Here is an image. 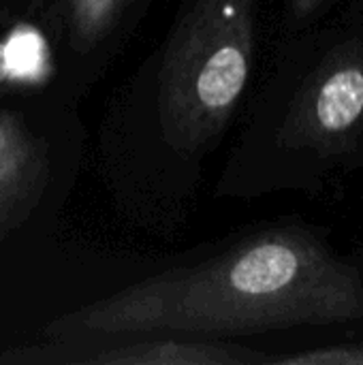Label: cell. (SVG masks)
Masks as SVG:
<instances>
[{
	"label": "cell",
	"instance_id": "cell-1",
	"mask_svg": "<svg viewBox=\"0 0 363 365\" xmlns=\"http://www.w3.org/2000/svg\"><path fill=\"white\" fill-rule=\"evenodd\" d=\"M363 323V269L319 231L280 225L190 267L139 280L43 329L58 344L223 340Z\"/></svg>",
	"mask_w": 363,
	"mask_h": 365
},
{
	"label": "cell",
	"instance_id": "cell-2",
	"mask_svg": "<svg viewBox=\"0 0 363 365\" xmlns=\"http://www.w3.org/2000/svg\"><path fill=\"white\" fill-rule=\"evenodd\" d=\"M257 0H193L167 43L158 115L169 143L201 148L235 111L252 71Z\"/></svg>",
	"mask_w": 363,
	"mask_h": 365
},
{
	"label": "cell",
	"instance_id": "cell-3",
	"mask_svg": "<svg viewBox=\"0 0 363 365\" xmlns=\"http://www.w3.org/2000/svg\"><path fill=\"white\" fill-rule=\"evenodd\" d=\"M295 186L319 188L363 163V24L329 28L274 133Z\"/></svg>",
	"mask_w": 363,
	"mask_h": 365
},
{
	"label": "cell",
	"instance_id": "cell-4",
	"mask_svg": "<svg viewBox=\"0 0 363 365\" xmlns=\"http://www.w3.org/2000/svg\"><path fill=\"white\" fill-rule=\"evenodd\" d=\"M272 357L220 340L201 338H131L96 344H58L21 349L0 355V364L36 365H250L270 364Z\"/></svg>",
	"mask_w": 363,
	"mask_h": 365
},
{
	"label": "cell",
	"instance_id": "cell-5",
	"mask_svg": "<svg viewBox=\"0 0 363 365\" xmlns=\"http://www.w3.org/2000/svg\"><path fill=\"white\" fill-rule=\"evenodd\" d=\"M47 148L17 111H0V246L34 210L47 184Z\"/></svg>",
	"mask_w": 363,
	"mask_h": 365
},
{
	"label": "cell",
	"instance_id": "cell-6",
	"mask_svg": "<svg viewBox=\"0 0 363 365\" xmlns=\"http://www.w3.org/2000/svg\"><path fill=\"white\" fill-rule=\"evenodd\" d=\"M122 0H68V26L79 47H92L111 28Z\"/></svg>",
	"mask_w": 363,
	"mask_h": 365
},
{
	"label": "cell",
	"instance_id": "cell-7",
	"mask_svg": "<svg viewBox=\"0 0 363 365\" xmlns=\"http://www.w3.org/2000/svg\"><path fill=\"white\" fill-rule=\"evenodd\" d=\"M272 364H291V365H363V338L349 342V344H336L327 349H317L310 353L289 355V357H276Z\"/></svg>",
	"mask_w": 363,
	"mask_h": 365
},
{
	"label": "cell",
	"instance_id": "cell-8",
	"mask_svg": "<svg viewBox=\"0 0 363 365\" xmlns=\"http://www.w3.org/2000/svg\"><path fill=\"white\" fill-rule=\"evenodd\" d=\"M323 0H291V4H293V11L300 15V17H304V15H308V13H312L319 4H321Z\"/></svg>",
	"mask_w": 363,
	"mask_h": 365
},
{
	"label": "cell",
	"instance_id": "cell-9",
	"mask_svg": "<svg viewBox=\"0 0 363 365\" xmlns=\"http://www.w3.org/2000/svg\"><path fill=\"white\" fill-rule=\"evenodd\" d=\"M9 77V45L0 38V83Z\"/></svg>",
	"mask_w": 363,
	"mask_h": 365
}]
</instances>
